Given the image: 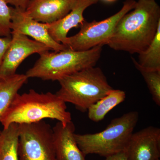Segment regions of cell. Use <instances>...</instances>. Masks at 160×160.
<instances>
[{
	"mask_svg": "<svg viewBox=\"0 0 160 160\" xmlns=\"http://www.w3.org/2000/svg\"><path fill=\"white\" fill-rule=\"evenodd\" d=\"M28 80V78L24 74L0 76V119Z\"/></svg>",
	"mask_w": 160,
	"mask_h": 160,
	"instance_id": "cell-14",
	"label": "cell"
},
{
	"mask_svg": "<svg viewBox=\"0 0 160 160\" xmlns=\"http://www.w3.org/2000/svg\"><path fill=\"white\" fill-rule=\"evenodd\" d=\"M135 67L142 76L147 84L152 100L158 106H160V70H152L143 68L138 61L132 58Z\"/></svg>",
	"mask_w": 160,
	"mask_h": 160,
	"instance_id": "cell-18",
	"label": "cell"
},
{
	"mask_svg": "<svg viewBox=\"0 0 160 160\" xmlns=\"http://www.w3.org/2000/svg\"><path fill=\"white\" fill-rule=\"evenodd\" d=\"M160 24V7L155 0H138L116 26L107 43L111 49L138 53L147 49Z\"/></svg>",
	"mask_w": 160,
	"mask_h": 160,
	"instance_id": "cell-1",
	"label": "cell"
},
{
	"mask_svg": "<svg viewBox=\"0 0 160 160\" xmlns=\"http://www.w3.org/2000/svg\"><path fill=\"white\" fill-rule=\"evenodd\" d=\"M19 124L12 123L1 133L2 160H19Z\"/></svg>",
	"mask_w": 160,
	"mask_h": 160,
	"instance_id": "cell-16",
	"label": "cell"
},
{
	"mask_svg": "<svg viewBox=\"0 0 160 160\" xmlns=\"http://www.w3.org/2000/svg\"><path fill=\"white\" fill-rule=\"evenodd\" d=\"M1 133H2V131H0V160H2V153H1Z\"/></svg>",
	"mask_w": 160,
	"mask_h": 160,
	"instance_id": "cell-23",
	"label": "cell"
},
{
	"mask_svg": "<svg viewBox=\"0 0 160 160\" xmlns=\"http://www.w3.org/2000/svg\"><path fill=\"white\" fill-rule=\"evenodd\" d=\"M11 10L4 0H0V36L11 37Z\"/></svg>",
	"mask_w": 160,
	"mask_h": 160,
	"instance_id": "cell-19",
	"label": "cell"
},
{
	"mask_svg": "<svg viewBox=\"0 0 160 160\" xmlns=\"http://www.w3.org/2000/svg\"><path fill=\"white\" fill-rule=\"evenodd\" d=\"M129 160H158L160 129L149 126L132 134L126 150Z\"/></svg>",
	"mask_w": 160,
	"mask_h": 160,
	"instance_id": "cell-10",
	"label": "cell"
},
{
	"mask_svg": "<svg viewBox=\"0 0 160 160\" xmlns=\"http://www.w3.org/2000/svg\"><path fill=\"white\" fill-rule=\"evenodd\" d=\"M11 32L29 36L34 40L45 44L54 52L68 49V47L52 39L46 23L36 21L26 14V11L11 7Z\"/></svg>",
	"mask_w": 160,
	"mask_h": 160,
	"instance_id": "cell-9",
	"label": "cell"
},
{
	"mask_svg": "<svg viewBox=\"0 0 160 160\" xmlns=\"http://www.w3.org/2000/svg\"><path fill=\"white\" fill-rule=\"evenodd\" d=\"M19 160H57L51 126L43 120L19 124Z\"/></svg>",
	"mask_w": 160,
	"mask_h": 160,
	"instance_id": "cell-7",
	"label": "cell"
},
{
	"mask_svg": "<svg viewBox=\"0 0 160 160\" xmlns=\"http://www.w3.org/2000/svg\"><path fill=\"white\" fill-rule=\"evenodd\" d=\"M7 4L14 6V8L26 11L30 0H4Z\"/></svg>",
	"mask_w": 160,
	"mask_h": 160,
	"instance_id": "cell-21",
	"label": "cell"
},
{
	"mask_svg": "<svg viewBox=\"0 0 160 160\" xmlns=\"http://www.w3.org/2000/svg\"><path fill=\"white\" fill-rule=\"evenodd\" d=\"M52 50L43 43L30 39L27 36L11 32V41L4 55L0 66V76H10L17 70L26 58L32 54Z\"/></svg>",
	"mask_w": 160,
	"mask_h": 160,
	"instance_id": "cell-8",
	"label": "cell"
},
{
	"mask_svg": "<svg viewBox=\"0 0 160 160\" xmlns=\"http://www.w3.org/2000/svg\"><path fill=\"white\" fill-rule=\"evenodd\" d=\"M136 2L126 0L122 9L115 14L101 21H84L76 34L67 37L65 46L75 51H86L99 46L107 45L119 21L126 13L134 9Z\"/></svg>",
	"mask_w": 160,
	"mask_h": 160,
	"instance_id": "cell-6",
	"label": "cell"
},
{
	"mask_svg": "<svg viewBox=\"0 0 160 160\" xmlns=\"http://www.w3.org/2000/svg\"><path fill=\"white\" fill-rule=\"evenodd\" d=\"M160 160V159L159 160Z\"/></svg>",
	"mask_w": 160,
	"mask_h": 160,
	"instance_id": "cell-25",
	"label": "cell"
},
{
	"mask_svg": "<svg viewBox=\"0 0 160 160\" xmlns=\"http://www.w3.org/2000/svg\"><path fill=\"white\" fill-rule=\"evenodd\" d=\"M99 0H77L72 9L66 16L51 23H46L52 39L66 45L67 34L70 29L76 28L85 21L83 13L87 8L96 4Z\"/></svg>",
	"mask_w": 160,
	"mask_h": 160,
	"instance_id": "cell-13",
	"label": "cell"
},
{
	"mask_svg": "<svg viewBox=\"0 0 160 160\" xmlns=\"http://www.w3.org/2000/svg\"><path fill=\"white\" fill-rule=\"evenodd\" d=\"M46 118L57 120L64 126L72 121L66 103L56 94L40 93L32 89L26 93L17 94L0 122L6 129L12 123L29 124Z\"/></svg>",
	"mask_w": 160,
	"mask_h": 160,
	"instance_id": "cell-2",
	"label": "cell"
},
{
	"mask_svg": "<svg viewBox=\"0 0 160 160\" xmlns=\"http://www.w3.org/2000/svg\"><path fill=\"white\" fill-rule=\"evenodd\" d=\"M137 111L125 113L112 120L106 129L95 133H74L79 148L85 156L95 154L106 158L125 151L138 121Z\"/></svg>",
	"mask_w": 160,
	"mask_h": 160,
	"instance_id": "cell-5",
	"label": "cell"
},
{
	"mask_svg": "<svg viewBox=\"0 0 160 160\" xmlns=\"http://www.w3.org/2000/svg\"><path fill=\"white\" fill-rule=\"evenodd\" d=\"M125 92L112 89L104 97L94 103L88 109V117L92 122H99L110 110L125 101Z\"/></svg>",
	"mask_w": 160,
	"mask_h": 160,
	"instance_id": "cell-15",
	"label": "cell"
},
{
	"mask_svg": "<svg viewBox=\"0 0 160 160\" xmlns=\"http://www.w3.org/2000/svg\"><path fill=\"white\" fill-rule=\"evenodd\" d=\"M77 0H30L26 14L44 23H51L69 13Z\"/></svg>",
	"mask_w": 160,
	"mask_h": 160,
	"instance_id": "cell-11",
	"label": "cell"
},
{
	"mask_svg": "<svg viewBox=\"0 0 160 160\" xmlns=\"http://www.w3.org/2000/svg\"><path fill=\"white\" fill-rule=\"evenodd\" d=\"M58 82L61 87L55 94L82 112L113 89L102 69L95 66L67 76Z\"/></svg>",
	"mask_w": 160,
	"mask_h": 160,
	"instance_id": "cell-4",
	"label": "cell"
},
{
	"mask_svg": "<svg viewBox=\"0 0 160 160\" xmlns=\"http://www.w3.org/2000/svg\"><path fill=\"white\" fill-rule=\"evenodd\" d=\"M102 1L107 2H113L117 0H102Z\"/></svg>",
	"mask_w": 160,
	"mask_h": 160,
	"instance_id": "cell-24",
	"label": "cell"
},
{
	"mask_svg": "<svg viewBox=\"0 0 160 160\" xmlns=\"http://www.w3.org/2000/svg\"><path fill=\"white\" fill-rule=\"evenodd\" d=\"M11 37L0 38V66L6 50L10 45Z\"/></svg>",
	"mask_w": 160,
	"mask_h": 160,
	"instance_id": "cell-20",
	"label": "cell"
},
{
	"mask_svg": "<svg viewBox=\"0 0 160 160\" xmlns=\"http://www.w3.org/2000/svg\"><path fill=\"white\" fill-rule=\"evenodd\" d=\"M103 46L82 51L68 48L54 52H44L39 54L38 59L25 74L28 78L58 81L75 72L95 66L101 58Z\"/></svg>",
	"mask_w": 160,
	"mask_h": 160,
	"instance_id": "cell-3",
	"label": "cell"
},
{
	"mask_svg": "<svg viewBox=\"0 0 160 160\" xmlns=\"http://www.w3.org/2000/svg\"><path fill=\"white\" fill-rule=\"evenodd\" d=\"M75 128L72 121L66 126L58 122L52 128L57 160H86L75 138Z\"/></svg>",
	"mask_w": 160,
	"mask_h": 160,
	"instance_id": "cell-12",
	"label": "cell"
},
{
	"mask_svg": "<svg viewBox=\"0 0 160 160\" xmlns=\"http://www.w3.org/2000/svg\"><path fill=\"white\" fill-rule=\"evenodd\" d=\"M104 160H129L126 151L121 152L105 158Z\"/></svg>",
	"mask_w": 160,
	"mask_h": 160,
	"instance_id": "cell-22",
	"label": "cell"
},
{
	"mask_svg": "<svg viewBox=\"0 0 160 160\" xmlns=\"http://www.w3.org/2000/svg\"><path fill=\"white\" fill-rule=\"evenodd\" d=\"M139 54L138 62L146 69L160 70V24L150 45Z\"/></svg>",
	"mask_w": 160,
	"mask_h": 160,
	"instance_id": "cell-17",
	"label": "cell"
}]
</instances>
